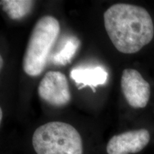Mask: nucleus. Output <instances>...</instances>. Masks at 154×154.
<instances>
[{
    "mask_svg": "<svg viewBox=\"0 0 154 154\" xmlns=\"http://www.w3.org/2000/svg\"><path fill=\"white\" fill-rule=\"evenodd\" d=\"M37 154H83L79 133L72 125L52 121L38 127L32 136Z\"/></svg>",
    "mask_w": 154,
    "mask_h": 154,
    "instance_id": "3",
    "label": "nucleus"
},
{
    "mask_svg": "<svg viewBox=\"0 0 154 154\" xmlns=\"http://www.w3.org/2000/svg\"><path fill=\"white\" fill-rule=\"evenodd\" d=\"M2 113H3V111H2V109H0V121H1V122H2Z\"/></svg>",
    "mask_w": 154,
    "mask_h": 154,
    "instance_id": "10",
    "label": "nucleus"
},
{
    "mask_svg": "<svg viewBox=\"0 0 154 154\" xmlns=\"http://www.w3.org/2000/svg\"><path fill=\"white\" fill-rule=\"evenodd\" d=\"M121 86L125 99L131 106L134 109L146 106L151 96V86L137 70L124 69Z\"/></svg>",
    "mask_w": 154,
    "mask_h": 154,
    "instance_id": "5",
    "label": "nucleus"
},
{
    "mask_svg": "<svg viewBox=\"0 0 154 154\" xmlns=\"http://www.w3.org/2000/svg\"><path fill=\"white\" fill-rule=\"evenodd\" d=\"M151 139L148 130L129 131L115 135L109 140L106 146L108 154H131L142 151Z\"/></svg>",
    "mask_w": 154,
    "mask_h": 154,
    "instance_id": "6",
    "label": "nucleus"
},
{
    "mask_svg": "<svg viewBox=\"0 0 154 154\" xmlns=\"http://www.w3.org/2000/svg\"><path fill=\"white\" fill-rule=\"evenodd\" d=\"M76 36H68L59 45V49L50 55L49 60L56 66H66L72 61L80 46Z\"/></svg>",
    "mask_w": 154,
    "mask_h": 154,
    "instance_id": "8",
    "label": "nucleus"
},
{
    "mask_svg": "<svg viewBox=\"0 0 154 154\" xmlns=\"http://www.w3.org/2000/svg\"><path fill=\"white\" fill-rule=\"evenodd\" d=\"M70 76L76 84H82V86H91L94 91H95L94 87L104 84L108 78L107 72L99 66L90 69H73Z\"/></svg>",
    "mask_w": 154,
    "mask_h": 154,
    "instance_id": "7",
    "label": "nucleus"
},
{
    "mask_svg": "<svg viewBox=\"0 0 154 154\" xmlns=\"http://www.w3.org/2000/svg\"><path fill=\"white\" fill-rule=\"evenodd\" d=\"M60 33L59 21L44 16L36 23L23 59V69L30 76H38L45 69L51 51Z\"/></svg>",
    "mask_w": 154,
    "mask_h": 154,
    "instance_id": "2",
    "label": "nucleus"
},
{
    "mask_svg": "<svg viewBox=\"0 0 154 154\" xmlns=\"http://www.w3.org/2000/svg\"><path fill=\"white\" fill-rule=\"evenodd\" d=\"M104 26L116 49L131 54L153 39L154 26L146 9L130 4H116L103 14Z\"/></svg>",
    "mask_w": 154,
    "mask_h": 154,
    "instance_id": "1",
    "label": "nucleus"
},
{
    "mask_svg": "<svg viewBox=\"0 0 154 154\" xmlns=\"http://www.w3.org/2000/svg\"><path fill=\"white\" fill-rule=\"evenodd\" d=\"M35 2L29 0H2L0 5L2 10L9 18L19 20L32 11Z\"/></svg>",
    "mask_w": 154,
    "mask_h": 154,
    "instance_id": "9",
    "label": "nucleus"
},
{
    "mask_svg": "<svg viewBox=\"0 0 154 154\" xmlns=\"http://www.w3.org/2000/svg\"><path fill=\"white\" fill-rule=\"evenodd\" d=\"M38 94L44 101L55 107L66 106L72 99L68 80L60 72L51 71L44 75L38 85Z\"/></svg>",
    "mask_w": 154,
    "mask_h": 154,
    "instance_id": "4",
    "label": "nucleus"
},
{
    "mask_svg": "<svg viewBox=\"0 0 154 154\" xmlns=\"http://www.w3.org/2000/svg\"><path fill=\"white\" fill-rule=\"evenodd\" d=\"M0 61H1V65H0V66H1V69L2 68V66H3V59H2V57H1V58H0Z\"/></svg>",
    "mask_w": 154,
    "mask_h": 154,
    "instance_id": "11",
    "label": "nucleus"
}]
</instances>
